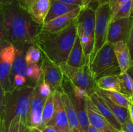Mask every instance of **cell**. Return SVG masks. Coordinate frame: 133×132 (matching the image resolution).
<instances>
[{"label":"cell","mask_w":133,"mask_h":132,"mask_svg":"<svg viewBox=\"0 0 133 132\" xmlns=\"http://www.w3.org/2000/svg\"><path fill=\"white\" fill-rule=\"evenodd\" d=\"M8 41L18 47L35 45L42 25L34 21L28 11L18 0L1 6Z\"/></svg>","instance_id":"6da1fadb"},{"label":"cell","mask_w":133,"mask_h":132,"mask_svg":"<svg viewBox=\"0 0 133 132\" xmlns=\"http://www.w3.org/2000/svg\"><path fill=\"white\" fill-rule=\"evenodd\" d=\"M77 37L75 20L57 32L40 31L35 42L47 58L57 65L65 63Z\"/></svg>","instance_id":"7a4b0ae2"},{"label":"cell","mask_w":133,"mask_h":132,"mask_svg":"<svg viewBox=\"0 0 133 132\" xmlns=\"http://www.w3.org/2000/svg\"><path fill=\"white\" fill-rule=\"evenodd\" d=\"M34 86L25 85L15 88L12 92L5 93V108L1 115L5 131L14 116L19 117L21 122L26 124Z\"/></svg>","instance_id":"3957f363"},{"label":"cell","mask_w":133,"mask_h":132,"mask_svg":"<svg viewBox=\"0 0 133 132\" xmlns=\"http://www.w3.org/2000/svg\"><path fill=\"white\" fill-rule=\"evenodd\" d=\"M89 65L91 73L96 81L103 76L119 75L121 73L113 45L109 42L105 43L97 52Z\"/></svg>","instance_id":"277c9868"},{"label":"cell","mask_w":133,"mask_h":132,"mask_svg":"<svg viewBox=\"0 0 133 132\" xmlns=\"http://www.w3.org/2000/svg\"><path fill=\"white\" fill-rule=\"evenodd\" d=\"M59 65L64 76L73 85L84 90L88 97L96 91V81L91 73L89 63L81 67H73L66 63Z\"/></svg>","instance_id":"5b68a950"},{"label":"cell","mask_w":133,"mask_h":132,"mask_svg":"<svg viewBox=\"0 0 133 132\" xmlns=\"http://www.w3.org/2000/svg\"><path fill=\"white\" fill-rule=\"evenodd\" d=\"M111 19V12L108 3L99 5L96 9V20L94 27V49L90 58L92 62L97 52L107 42L108 28Z\"/></svg>","instance_id":"8992f818"},{"label":"cell","mask_w":133,"mask_h":132,"mask_svg":"<svg viewBox=\"0 0 133 132\" xmlns=\"http://www.w3.org/2000/svg\"><path fill=\"white\" fill-rule=\"evenodd\" d=\"M15 47L10 42L0 45V84L5 93L14 89L10 79L12 63L15 55Z\"/></svg>","instance_id":"52a82bcc"},{"label":"cell","mask_w":133,"mask_h":132,"mask_svg":"<svg viewBox=\"0 0 133 132\" xmlns=\"http://www.w3.org/2000/svg\"><path fill=\"white\" fill-rule=\"evenodd\" d=\"M132 17L110 21L108 28L107 42L114 43L123 41L127 44L132 35Z\"/></svg>","instance_id":"ba28073f"},{"label":"cell","mask_w":133,"mask_h":132,"mask_svg":"<svg viewBox=\"0 0 133 132\" xmlns=\"http://www.w3.org/2000/svg\"><path fill=\"white\" fill-rule=\"evenodd\" d=\"M40 67L43 80L49 84L52 91L62 93L64 75L59 65L56 64L44 56Z\"/></svg>","instance_id":"9c48e42d"},{"label":"cell","mask_w":133,"mask_h":132,"mask_svg":"<svg viewBox=\"0 0 133 132\" xmlns=\"http://www.w3.org/2000/svg\"><path fill=\"white\" fill-rule=\"evenodd\" d=\"M96 10L90 6L81 7L75 19L77 35L79 38L86 36L94 39Z\"/></svg>","instance_id":"30bf717a"},{"label":"cell","mask_w":133,"mask_h":132,"mask_svg":"<svg viewBox=\"0 0 133 132\" xmlns=\"http://www.w3.org/2000/svg\"><path fill=\"white\" fill-rule=\"evenodd\" d=\"M46 98L42 97L38 91V83L34 86L33 92L30 103L29 109L27 118V124L29 128H41L42 121V111Z\"/></svg>","instance_id":"8fae6325"},{"label":"cell","mask_w":133,"mask_h":132,"mask_svg":"<svg viewBox=\"0 0 133 132\" xmlns=\"http://www.w3.org/2000/svg\"><path fill=\"white\" fill-rule=\"evenodd\" d=\"M61 93L58 91L53 92L54 113L53 118L47 126H52L58 132H67L70 129V127L61 100Z\"/></svg>","instance_id":"7c38bea8"},{"label":"cell","mask_w":133,"mask_h":132,"mask_svg":"<svg viewBox=\"0 0 133 132\" xmlns=\"http://www.w3.org/2000/svg\"><path fill=\"white\" fill-rule=\"evenodd\" d=\"M87 112L90 125L101 132H119L113 128L109 122L101 115L89 97L86 100Z\"/></svg>","instance_id":"4fadbf2b"},{"label":"cell","mask_w":133,"mask_h":132,"mask_svg":"<svg viewBox=\"0 0 133 132\" xmlns=\"http://www.w3.org/2000/svg\"><path fill=\"white\" fill-rule=\"evenodd\" d=\"M81 9V7H78L66 14L54 18L49 21L44 23L42 25L41 31L53 32L63 29L75 20L80 12Z\"/></svg>","instance_id":"5bb4252c"},{"label":"cell","mask_w":133,"mask_h":132,"mask_svg":"<svg viewBox=\"0 0 133 132\" xmlns=\"http://www.w3.org/2000/svg\"><path fill=\"white\" fill-rule=\"evenodd\" d=\"M89 98L93 102L99 112L109 122V124L118 131H120L122 130V125L113 115L111 110L105 103L101 96L97 91H96L95 93H92Z\"/></svg>","instance_id":"9a60e30c"},{"label":"cell","mask_w":133,"mask_h":132,"mask_svg":"<svg viewBox=\"0 0 133 132\" xmlns=\"http://www.w3.org/2000/svg\"><path fill=\"white\" fill-rule=\"evenodd\" d=\"M112 45L121 73L127 72L132 67L131 53L128 45L123 41H118Z\"/></svg>","instance_id":"2e32d148"},{"label":"cell","mask_w":133,"mask_h":132,"mask_svg":"<svg viewBox=\"0 0 133 132\" xmlns=\"http://www.w3.org/2000/svg\"><path fill=\"white\" fill-rule=\"evenodd\" d=\"M50 3L51 0H29L27 10L34 21L40 25L44 23Z\"/></svg>","instance_id":"e0dca14e"},{"label":"cell","mask_w":133,"mask_h":132,"mask_svg":"<svg viewBox=\"0 0 133 132\" xmlns=\"http://www.w3.org/2000/svg\"><path fill=\"white\" fill-rule=\"evenodd\" d=\"M66 63L73 67H81L84 65L89 63L84 56L80 39L77 35L72 48L69 53Z\"/></svg>","instance_id":"ac0fdd59"},{"label":"cell","mask_w":133,"mask_h":132,"mask_svg":"<svg viewBox=\"0 0 133 132\" xmlns=\"http://www.w3.org/2000/svg\"><path fill=\"white\" fill-rule=\"evenodd\" d=\"M26 47H15V55L12 63L11 70H10V81L12 78L16 75H21L26 76L27 65L25 60V54ZM12 83V82H11Z\"/></svg>","instance_id":"d6986e66"},{"label":"cell","mask_w":133,"mask_h":132,"mask_svg":"<svg viewBox=\"0 0 133 132\" xmlns=\"http://www.w3.org/2000/svg\"><path fill=\"white\" fill-rule=\"evenodd\" d=\"M67 94L71 99L76 111L78 122L80 127V132H88L90 122L87 112V106H86L87 99L78 100L71 94Z\"/></svg>","instance_id":"ffe728a7"},{"label":"cell","mask_w":133,"mask_h":132,"mask_svg":"<svg viewBox=\"0 0 133 132\" xmlns=\"http://www.w3.org/2000/svg\"><path fill=\"white\" fill-rule=\"evenodd\" d=\"M78 7L80 6L73 5H68L58 0H51L50 6L44 19V23L49 21L51 19L66 14Z\"/></svg>","instance_id":"44dd1931"},{"label":"cell","mask_w":133,"mask_h":132,"mask_svg":"<svg viewBox=\"0 0 133 132\" xmlns=\"http://www.w3.org/2000/svg\"><path fill=\"white\" fill-rule=\"evenodd\" d=\"M61 97L64 108L66 111L70 129V128H77L80 131V127L78 122L76 111L71 99L69 96L64 91L61 93Z\"/></svg>","instance_id":"7402d4cb"},{"label":"cell","mask_w":133,"mask_h":132,"mask_svg":"<svg viewBox=\"0 0 133 132\" xmlns=\"http://www.w3.org/2000/svg\"><path fill=\"white\" fill-rule=\"evenodd\" d=\"M96 91L101 96L103 99L104 100V101H105V103L107 104V105L109 106V107L110 108V109L111 110L113 115H114V116L116 118L117 120L119 121V122L120 123L121 125L124 124L129 119L128 109L114 104V102H112L110 100H109L107 97H105L103 94H101L100 93H99L97 91V89H96Z\"/></svg>","instance_id":"603a6c76"},{"label":"cell","mask_w":133,"mask_h":132,"mask_svg":"<svg viewBox=\"0 0 133 132\" xmlns=\"http://www.w3.org/2000/svg\"><path fill=\"white\" fill-rule=\"evenodd\" d=\"M97 91L99 93L107 97L109 100H110L116 104L126 107L127 109L131 105H132V97L123 94V93L116 91H111L101 90L98 88L97 89Z\"/></svg>","instance_id":"cb8c5ba5"},{"label":"cell","mask_w":133,"mask_h":132,"mask_svg":"<svg viewBox=\"0 0 133 132\" xmlns=\"http://www.w3.org/2000/svg\"><path fill=\"white\" fill-rule=\"evenodd\" d=\"M96 85L101 90L120 92V82L118 75L103 76L96 80Z\"/></svg>","instance_id":"d4e9b609"},{"label":"cell","mask_w":133,"mask_h":132,"mask_svg":"<svg viewBox=\"0 0 133 132\" xmlns=\"http://www.w3.org/2000/svg\"><path fill=\"white\" fill-rule=\"evenodd\" d=\"M54 101H53V92L46 98L42 111V121L40 129L48 125L53 118L54 113Z\"/></svg>","instance_id":"484cf974"},{"label":"cell","mask_w":133,"mask_h":132,"mask_svg":"<svg viewBox=\"0 0 133 132\" xmlns=\"http://www.w3.org/2000/svg\"><path fill=\"white\" fill-rule=\"evenodd\" d=\"M120 82V92L123 94L132 97L133 81L131 76L128 72L120 73L118 75Z\"/></svg>","instance_id":"4316f807"},{"label":"cell","mask_w":133,"mask_h":132,"mask_svg":"<svg viewBox=\"0 0 133 132\" xmlns=\"http://www.w3.org/2000/svg\"><path fill=\"white\" fill-rule=\"evenodd\" d=\"M42 53L40 49L35 45L29 46L25 54V60L27 65L33 63H38L41 58Z\"/></svg>","instance_id":"83f0119b"},{"label":"cell","mask_w":133,"mask_h":132,"mask_svg":"<svg viewBox=\"0 0 133 132\" xmlns=\"http://www.w3.org/2000/svg\"><path fill=\"white\" fill-rule=\"evenodd\" d=\"M132 11V1H129L121 5L116 14L110 19V21L127 18L131 16Z\"/></svg>","instance_id":"f1b7e54d"},{"label":"cell","mask_w":133,"mask_h":132,"mask_svg":"<svg viewBox=\"0 0 133 132\" xmlns=\"http://www.w3.org/2000/svg\"><path fill=\"white\" fill-rule=\"evenodd\" d=\"M81 44L82 49H83V53L84 54L86 59L90 62L91 54L94 49V39L91 38L88 36H83L79 38Z\"/></svg>","instance_id":"f546056e"},{"label":"cell","mask_w":133,"mask_h":132,"mask_svg":"<svg viewBox=\"0 0 133 132\" xmlns=\"http://www.w3.org/2000/svg\"><path fill=\"white\" fill-rule=\"evenodd\" d=\"M26 76L36 84L42 76V69L40 65L38 63H33L27 65Z\"/></svg>","instance_id":"4dcf8cb0"},{"label":"cell","mask_w":133,"mask_h":132,"mask_svg":"<svg viewBox=\"0 0 133 132\" xmlns=\"http://www.w3.org/2000/svg\"><path fill=\"white\" fill-rule=\"evenodd\" d=\"M58 1L68 5H76L80 7H84L87 6L94 7V4L98 5L97 0H58Z\"/></svg>","instance_id":"1f68e13d"},{"label":"cell","mask_w":133,"mask_h":132,"mask_svg":"<svg viewBox=\"0 0 133 132\" xmlns=\"http://www.w3.org/2000/svg\"><path fill=\"white\" fill-rule=\"evenodd\" d=\"M38 86V91L42 97L46 98L51 93H53L51 87L48 83L45 82L42 78V76L40 77L38 81L37 82Z\"/></svg>","instance_id":"d6a6232c"},{"label":"cell","mask_w":133,"mask_h":132,"mask_svg":"<svg viewBox=\"0 0 133 132\" xmlns=\"http://www.w3.org/2000/svg\"><path fill=\"white\" fill-rule=\"evenodd\" d=\"M5 42H9V41L6 36L5 23H4L3 14L1 6H0V45Z\"/></svg>","instance_id":"836d02e7"},{"label":"cell","mask_w":133,"mask_h":132,"mask_svg":"<svg viewBox=\"0 0 133 132\" xmlns=\"http://www.w3.org/2000/svg\"><path fill=\"white\" fill-rule=\"evenodd\" d=\"M20 119L18 116H14L9 123L5 132H19Z\"/></svg>","instance_id":"e575fe53"},{"label":"cell","mask_w":133,"mask_h":132,"mask_svg":"<svg viewBox=\"0 0 133 132\" xmlns=\"http://www.w3.org/2000/svg\"><path fill=\"white\" fill-rule=\"evenodd\" d=\"M129 1H132V0H111L109 3L110 12H111V18L116 14V12L121 5Z\"/></svg>","instance_id":"d590c367"},{"label":"cell","mask_w":133,"mask_h":132,"mask_svg":"<svg viewBox=\"0 0 133 132\" xmlns=\"http://www.w3.org/2000/svg\"><path fill=\"white\" fill-rule=\"evenodd\" d=\"M26 78L27 77L21 75H16L12 78L11 80L12 84L13 87L15 88H19L25 85L26 83Z\"/></svg>","instance_id":"8d00e7d4"},{"label":"cell","mask_w":133,"mask_h":132,"mask_svg":"<svg viewBox=\"0 0 133 132\" xmlns=\"http://www.w3.org/2000/svg\"><path fill=\"white\" fill-rule=\"evenodd\" d=\"M5 92L0 84V115H2L5 108Z\"/></svg>","instance_id":"74e56055"},{"label":"cell","mask_w":133,"mask_h":132,"mask_svg":"<svg viewBox=\"0 0 133 132\" xmlns=\"http://www.w3.org/2000/svg\"><path fill=\"white\" fill-rule=\"evenodd\" d=\"M131 119H129L124 124L122 125L120 132H133V123Z\"/></svg>","instance_id":"f35d334b"},{"label":"cell","mask_w":133,"mask_h":132,"mask_svg":"<svg viewBox=\"0 0 133 132\" xmlns=\"http://www.w3.org/2000/svg\"><path fill=\"white\" fill-rule=\"evenodd\" d=\"M19 132H30V128H29L26 124L20 122Z\"/></svg>","instance_id":"ab89813d"},{"label":"cell","mask_w":133,"mask_h":132,"mask_svg":"<svg viewBox=\"0 0 133 132\" xmlns=\"http://www.w3.org/2000/svg\"><path fill=\"white\" fill-rule=\"evenodd\" d=\"M41 130L42 132H58L54 128L50 126H45Z\"/></svg>","instance_id":"60d3db41"},{"label":"cell","mask_w":133,"mask_h":132,"mask_svg":"<svg viewBox=\"0 0 133 132\" xmlns=\"http://www.w3.org/2000/svg\"><path fill=\"white\" fill-rule=\"evenodd\" d=\"M29 1V0H19V3L26 9H27V6H28Z\"/></svg>","instance_id":"b9f144b4"},{"label":"cell","mask_w":133,"mask_h":132,"mask_svg":"<svg viewBox=\"0 0 133 132\" xmlns=\"http://www.w3.org/2000/svg\"><path fill=\"white\" fill-rule=\"evenodd\" d=\"M129 111V119H131L132 121H133V110H132V105H131L129 107H128Z\"/></svg>","instance_id":"7bdbcfd3"},{"label":"cell","mask_w":133,"mask_h":132,"mask_svg":"<svg viewBox=\"0 0 133 132\" xmlns=\"http://www.w3.org/2000/svg\"><path fill=\"white\" fill-rule=\"evenodd\" d=\"M88 132H101L100 131H99L98 129L95 128L94 127L92 126V125L90 124L89 127H88Z\"/></svg>","instance_id":"ee69618b"},{"label":"cell","mask_w":133,"mask_h":132,"mask_svg":"<svg viewBox=\"0 0 133 132\" xmlns=\"http://www.w3.org/2000/svg\"><path fill=\"white\" fill-rule=\"evenodd\" d=\"M0 132H5V126H4L2 118H1V120L0 122Z\"/></svg>","instance_id":"f6af8a7d"},{"label":"cell","mask_w":133,"mask_h":132,"mask_svg":"<svg viewBox=\"0 0 133 132\" xmlns=\"http://www.w3.org/2000/svg\"><path fill=\"white\" fill-rule=\"evenodd\" d=\"M12 1V0H0V6H3V5L9 3H10Z\"/></svg>","instance_id":"bcb514c9"},{"label":"cell","mask_w":133,"mask_h":132,"mask_svg":"<svg viewBox=\"0 0 133 132\" xmlns=\"http://www.w3.org/2000/svg\"><path fill=\"white\" fill-rule=\"evenodd\" d=\"M111 0H97V3H98L99 5H103V4L108 3H109Z\"/></svg>","instance_id":"7dc6e473"},{"label":"cell","mask_w":133,"mask_h":132,"mask_svg":"<svg viewBox=\"0 0 133 132\" xmlns=\"http://www.w3.org/2000/svg\"><path fill=\"white\" fill-rule=\"evenodd\" d=\"M31 132H42V130L38 128H30Z\"/></svg>","instance_id":"c3c4849f"},{"label":"cell","mask_w":133,"mask_h":132,"mask_svg":"<svg viewBox=\"0 0 133 132\" xmlns=\"http://www.w3.org/2000/svg\"><path fill=\"white\" fill-rule=\"evenodd\" d=\"M67 132H80V131L77 128H70Z\"/></svg>","instance_id":"681fc988"},{"label":"cell","mask_w":133,"mask_h":132,"mask_svg":"<svg viewBox=\"0 0 133 132\" xmlns=\"http://www.w3.org/2000/svg\"><path fill=\"white\" fill-rule=\"evenodd\" d=\"M1 115H0V122H1Z\"/></svg>","instance_id":"f907efd6"},{"label":"cell","mask_w":133,"mask_h":132,"mask_svg":"<svg viewBox=\"0 0 133 132\" xmlns=\"http://www.w3.org/2000/svg\"><path fill=\"white\" fill-rule=\"evenodd\" d=\"M18 1H19V0H18Z\"/></svg>","instance_id":"816d5d0a"},{"label":"cell","mask_w":133,"mask_h":132,"mask_svg":"<svg viewBox=\"0 0 133 132\" xmlns=\"http://www.w3.org/2000/svg\"><path fill=\"white\" fill-rule=\"evenodd\" d=\"M30 132H31V131H30Z\"/></svg>","instance_id":"f5cc1de1"},{"label":"cell","mask_w":133,"mask_h":132,"mask_svg":"<svg viewBox=\"0 0 133 132\" xmlns=\"http://www.w3.org/2000/svg\"><path fill=\"white\" fill-rule=\"evenodd\" d=\"M119 132H120V131H119Z\"/></svg>","instance_id":"db71d44e"},{"label":"cell","mask_w":133,"mask_h":132,"mask_svg":"<svg viewBox=\"0 0 133 132\" xmlns=\"http://www.w3.org/2000/svg\"></svg>","instance_id":"11a10c76"}]
</instances>
